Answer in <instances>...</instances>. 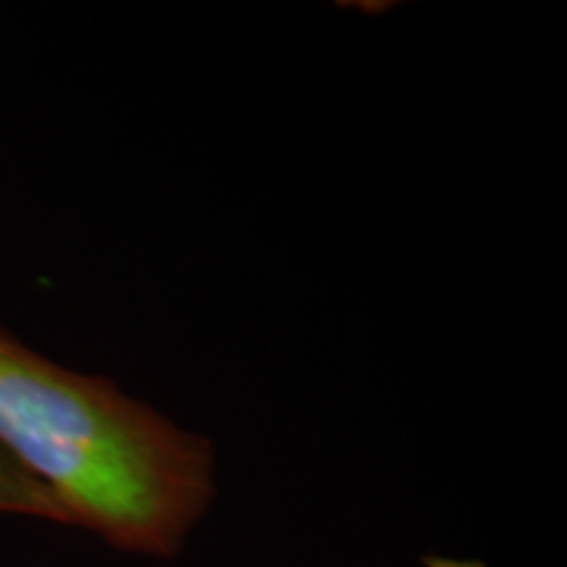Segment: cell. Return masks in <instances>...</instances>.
Masks as SVG:
<instances>
[{
    "mask_svg": "<svg viewBox=\"0 0 567 567\" xmlns=\"http://www.w3.org/2000/svg\"><path fill=\"white\" fill-rule=\"evenodd\" d=\"M0 444L69 513L130 555L174 559L216 494V452L103 375L0 329Z\"/></svg>",
    "mask_w": 567,
    "mask_h": 567,
    "instance_id": "obj_1",
    "label": "cell"
},
{
    "mask_svg": "<svg viewBox=\"0 0 567 567\" xmlns=\"http://www.w3.org/2000/svg\"><path fill=\"white\" fill-rule=\"evenodd\" d=\"M425 567H486L481 559H460V557H425L423 559Z\"/></svg>",
    "mask_w": 567,
    "mask_h": 567,
    "instance_id": "obj_3",
    "label": "cell"
},
{
    "mask_svg": "<svg viewBox=\"0 0 567 567\" xmlns=\"http://www.w3.org/2000/svg\"><path fill=\"white\" fill-rule=\"evenodd\" d=\"M0 513L40 517V520L71 526L69 513L61 507V502L38 478L30 476L3 450V444H0Z\"/></svg>",
    "mask_w": 567,
    "mask_h": 567,
    "instance_id": "obj_2",
    "label": "cell"
}]
</instances>
